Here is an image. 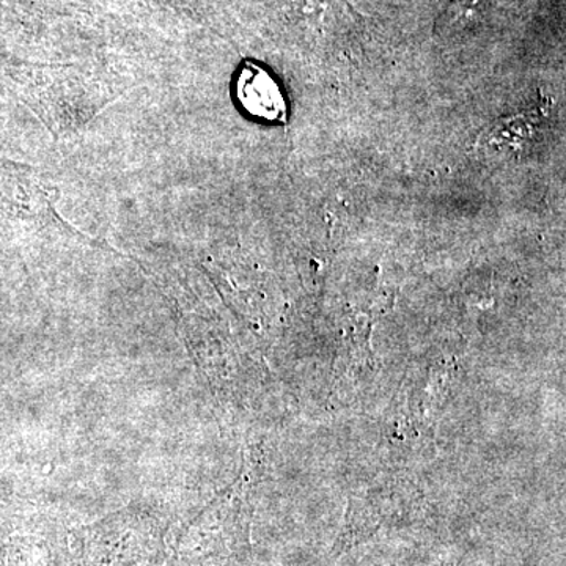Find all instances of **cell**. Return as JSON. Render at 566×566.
I'll return each mask as SVG.
<instances>
[{
    "label": "cell",
    "instance_id": "1",
    "mask_svg": "<svg viewBox=\"0 0 566 566\" xmlns=\"http://www.w3.org/2000/svg\"><path fill=\"white\" fill-rule=\"evenodd\" d=\"M237 98L252 117L271 123L289 120V106L281 85L270 71L256 63L245 62L237 80Z\"/></svg>",
    "mask_w": 566,
    "mask_h": 566
}]
</instances>
